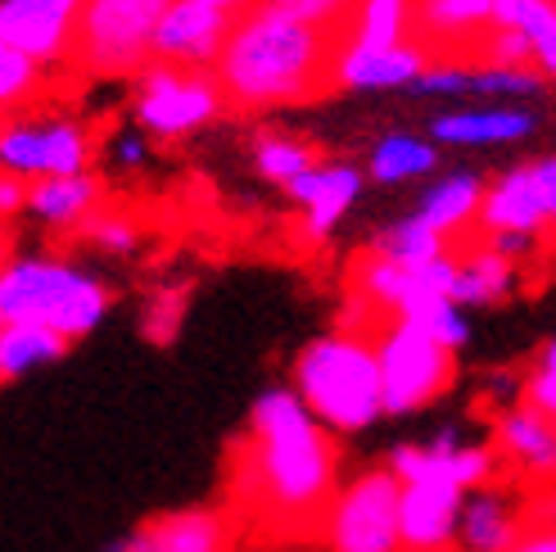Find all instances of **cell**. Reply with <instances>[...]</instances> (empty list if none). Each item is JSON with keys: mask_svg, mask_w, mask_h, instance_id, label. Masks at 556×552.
Segmentation results:
<instances>
[{"mask_svg": "<svg viewBox=\"0 0 556 552\" xmlns=\"http://www.w3.org/2000/svg\"><path fill=\"white\" fill-rule=\"evenodd\" d=\"M77 236L87 240L96 254L123 259V254H136V244H141V223H136L127 209H100Z\"/></svg>", "mask_w": 556, "mask_h": 552, "instance_id": "4dcf8cb0", "label": "cell"}, {"mask_svg": "<svg viewBox=\"0 0 556 552\" xmlns=\"http://www.w3.org/2000/svg\"><path fill=\"white\" fill-rule=\"evenodd\" d=\"M109 154H114V163H118V168L136 173V168H146L150 146H146V136H141V131H118L114 141H109Z\"/></svg>", "mask_w": 556, "mask_h": 552, "instance_id": "60d3db41", "label": "cell"}, {"mask_svg": "<svg viewBox=\"0 0 556 552\" xmlns=\"http://www.w3.org/2000/svg\"><path fill=\"white\" fill-rule=\"evenodd\" d=\"M236 18L217 14L200 0H177L163 18L159 37H154V60L159 64H177V68H217L222 50L231 41Z\"/></svg>", "mask_w": 556, "mask_h": 552, "instance_id": "e0dca14e", "label": "cell"}, {"mask_svg": "<svg viewBox=\"0 0 556 552\" xmlns=\"http://www.w3.org/2000/svg\"><path fill=\"white\" fill-rule=\"evenodd\" d=\"M236 520L222 507H181L146 520L141 530L114 539L104 552H231Z\"/></svg>", "mask_w": 556, "mask_h": 552, "instance_id": "5bb4252c", "label": "cell"}, {"mask_svg": "<svg viewBox=\"0 0 556 552\" xmlns=\"http://www.w3.org/2000/svg\"><path fill=\"white\" fill-rule=\"evenodd\" d=\"M317 539L326 552H403V480L389 466H367L344 480Z\"/></svg>", "mask_w": 556, "mask_h": 552, "instance_id": "52a82bcc", "label": "cell"}, {"mask_svg": "<svg viewBox=\"0 0 556 552\" xmlns=\"http://www.w3.org/2000/svg\"><path fill=\"white\" fill-rule=\"evenodd\" d=\"M46 91V68L18 50H0V109L14 114Z\"/></svg>", "mask_w": 556, "mask_h": 552, "instance_id": "1f68e13d", "label": "cell"}, {"mask_svg": "<svg viewBox=\"0 0 556 552\" xmlns=\"http://www.w3.org/2000/svg\"><path fill=\"white\" fill-rule=\"evenodd\" d=\"M434 168H439V146L430 141V136H416V131H389L367 154V177L380 181V186L421 181Z\"/></svg>", "mask_w": 556, "mask_h": 552, "instance_id": "d4e9b609", "label": "cell"}, {"mask_svg": "<svg viewBox=\"0 0 556 552\" xmlns=\"http://www.w3.org/2000/svg\"><path fill=\"white\" fill-rule=\"evenodd\" d=\"M177 0H87L73 64L87 77H136L154 64V37Z\"/></svg>", "mask_w": 556, "mask_h": 552, "instance_id": "5b68a950", "label": "cell"}, {"mask_svg": "<svg viewBox=\"0 0 556 552\" xmlns=\"http://www.w3.org/2000/svg\"><path fill=\"white\" fill-rule=\"evenodd\" d=\"M317 146L303 141V136H290V131H258L254 136V168L263 181L271 186H294L303 173L317 168Z\"/></svg>", "mask_w": 556, "mask_h": 552, "instance_id": "83f0119b", "label": "cell"}, {"mask_svg": "<svg viewBox=\"0 0 556 552\" xmlns=\"http://www.w3.org/2000/svg\"><path fill=\"white\" fill-rule=\"evenodd\" d=\"M367 250L380 254V259H389V263H399V267H407V272H416V267H426V263H434V259H448L453 244L412 213V217H399V223L380 227V231L371 236Z\"/></svg>", "mask_w": 556, "mask_h": 552, "instance_id": "484cf974", "label": "cell"}, {"mask_svg": "<svg viewBox=\"0 0 556 552\" xmlns=\"http://www.w3.org/2000/svg\"><path fill=\"white\" fill-rule=\"evenodd\" d=\"M87 0H0V50H18L41 68L73 64Z\"/></svg>", "mask_w": 556, "mask_h": 552, "instance_id": "8fae6325", "label": "cell"}, {"mask_svg": "<svg viewBox=\"0 0 556 552\" xmlns=\"http://www.w3.org/2000/svg\"><path fill=\"white\" fill-rule=\"evenodd\" d=\"M480 231L484 236H497V231H534V236H547L552 231L530 163L507 168L497 181H489L484 209H480Z\"/></svg>", "mask_w": 556, "mask_h": 552, "instance_id": "44dd1931", "label": "cell"}, {"mask_svg": "<svg viewBox=\"0 0 556 552\" xmlns=\"http://www.w3.org/2000/svg\"><path fill=\"white\" fill-rule=\"evenodd\" d=\"M68 340L46 326H0V380H18L37 367L60 363Z\"/></svg>", "mask_w": 556, "mask_h": 552, "instance_id": "4316f807", "label": "cell"}, {"mask_svg": "<svg viewBox=\"0 0 556 552\" xmlns=\"http://www.w3.org/2000/svg\"><path fill=\"white\" fill-rule=\"evenodd\" d=\"M109 309L114 290L68 259L23 254L0 267V326H46L73 344L87 340Z\"/></svg>", "mask_w": 556, "mask_h": 552, "instance_id": "277c9868", "label": "cell"}, {"mask_svg": "<svg viewBox=\"0 0 556 552\" xmlns=\"http://www.w3.org/2000/svg\"><path fill=\"white\" fill-rule=\"evenodd\" d=\"M484 177L480 173H470V168H457L448 177H439L421 204H416V217H421L426 227H434L443 240L453 244L457 231L466 227H480V209H484Z\"/></svg>", "mask_w": 556, "mask_h": 552, "instance_id": "603a6c76", "label": "cell"}, {"mask_svg": "<svg viewBox=\"0 0 556 552\" xmlns=\"http://www.w3.org/2000/svg\"><path fill=\"white\" fill-rule=\"evenodd\" d=\"M380 376H384V412L389 417H412L443 399L457 380V353L434 344L421 326L389 317L376 330Z\"/></svg>", "mask_w": 556, "mask_h": 552, "instance_id": "ba28073f", "label": "cell"}, {"mask_svg": "<svg viewBox=\"0 0 556 552\" xmlns=\"http://www.w3.org/2000/svg\"><path fill=\"white\" fill-rule=\"evenodd\" d=\"M200 5L227 14V18H244V14H254L258 5H267V0H200Z\"/></svg>", "mask_w": 556, "mask_h": 552, "instance_id": "f6af8a7d", "label": "cell"}, {"mask_svg": "<svg viewBox=\"0 0 556 552\" xmlns=\"http://www.w3.org/2000/svg\"><path fill=\"white\" fill-rule=\"evenodd\" d=\"M470 493L448 480L403 485V552H453Z\"/></svg>", "mask_w": 556, "mask_h": 552, "instance_id": "d6986e66", "label": "cell"}, {"mask_svg": "<svg viewBox=\"0 0 556 552\" xmlns=\"http://www.w3.org/2000/svg\"><path fill=\"white\" fill-rule=\"evenodd\" d=\"M104 209V181L96 173L46 177L27 190V217L46 231H81Z\"/></svg>", "mask_w": 556, "mask_h": 552, "instance_id": "ffe728a7", "label": "cell"}, {"mask_svg": "<svg viewBox=\"0 0 556 552\" xmlns=\"http://www.w3.org/2000/svg\"><path fill=\"white\" fill-rule=\"evenodd\" d=\"M267 5H281V10H294V5H299V0H267Z\"/></svg>", "mask_w": 556, "mask_h": 552, "instance_id": "bcb514c9", "label": "cell"}, {"mask_svg": "<svg viewBox=\"0 0 556 552\" xmlns=\"http://www.w3.org/2000/svg\"><path fill=\"white\" fill-rule=\"evenodd\" d=\"M520 267L503 254H493L489 244H470L466 254H457V286H453V303L462 309H493L516 294Z\"/></svg>", "mask_w": 556, "mask_h": 552, "instance_id": "cb8c5ba5", "label": "cell"}, {"mask_svg": "<svg viewBox=\"0 0 556 552\" xmlns=\"http://www.w3.org/2000/svg\"><path fill=\"white\" fill-rule=\"evenodd\" d=\"M412 91L416 96H462V91H470V68L466 64H430Z\"/></svg>", "mask_w": 556, "mask_h": 552, "instance_id": "74e56055", "label": "cell"}, {"mask_svg": "<svg viewBox=\"0 0 556 552\" xmlns=\"http://www.w3.org/2000/svg\"><path fill=\"white\" fill-rule=\"evenodd\" d=\"M96 136L77 118H10L0 131V168L23 181L91 173Z\"/></svg>", "mask_w": 556, "mask_h": 552, "instance_id": "9c48e42d", "label": "cell"}, {"mask_svg": "<svg viewBox=\"0 0 556 552\" xmlns=\"http://www.w3.org/2000/svg\"><path fill=\"white\" fill-rule=\"evenodd\" d=\"M384 466L403 485L448 480L466 493H476V489H484V485H493L497 476H503V457H497L493 439H466L457 426L439 430L434 439H421V444H394L384 457Z\"/></svg>", "mask_w": 556, "mask_h": 552, "instance_id": "30bf717a", "label": "cell"}, {"mask_svg": "<svg viewBox=\"0 0 556 552\" xmlns=\"http://www.w3.org/2000/svg\"><path fill=\"white\" fill-rule=\"evenodd\" d=\"M353 5H357V0H299L294 14H299L303 23L336 27V33H344V23L353 18Z\"/></svg>", "mask_w": 556, "mask_h": 552, "instance_id": "f35d334b", "label": "cell"}, {"mask_svg": "<svg viewBox=\"0 0 556 552\" xmlns=\"http://www.w3.org/2000/svg\"><path fill=\"white\" fill-rule=\"evenodd\" d=\"M520 33L534 46V68L556 81V0H530L520 14Z\"/></svg>", "mask_w": 556, "mask_h": 552, "instance_id": "d6a6232c", "label": "cell"}, {"mask_svg": "<svg viewBox=\"0 0 556 552\" xmlns=\"http://www.w3.org/2000/svg\"><path fill=\"white\" fill-rule=\"evenodd\" d=\"M181 313H186V290L181 286H163L150 294V309H146V336L150 340H173L177 326H181Z\"/></svg>", "mask_w": 556, "mask_h": 552, "instance_id": "8d00e7d4", "label": "cell"}, {"mask_svg": "<svg viewBox=\"0 0 556 552\" xmlns=\"http://www.w3.org/2000/svg\"><path fill=\"white\" fill-rule=\"evenodd\" d=\"M227 91L208 68L150 64L131 77V118L154 141H181L227 114Z\"/></svg>", "mask_w": 556, "mask_h": 552, "instance_id": "8992f818", "label": "cell"}, {"mask_svg": "<svg viewBox=\"0 0 556 552\" xmlns=\"http://www.w3.org/2000/svg\"><path fill=\"white\" fill-rule=\"evenodd\" d=\"M344 41L357 46H403L412 41V0H357L344 23Z\"/></svg>", "mask_w": 556, "mask_h": 552, "instance_id": "f1b7e54d", "label": "cell"}, {"mask_svg": "<svg viewBox=\"0 0 556 552\" xmlns=\"http://www.w3.org/2000/svg\"><path fill=\"white\" fill-rule=\"evenodd\" d=\"M430 50L421 41L403 46H357L344 41L336 60V91H389V87H416L430 68Z\"/></svg>", "mask_w": 556, "mask_h": 552, "instance_id": "ac0fdd59", "label": "cell"}, {"mask_svg": "<svg viewBox=\"0 0 556 552\" xmlns=\"http://www.w3.org/2000/svg\"><path fill=\"white\" fill-rule=\"evenodd\" d=\"M363 186H367V173L357 168V163L321 159L313 173H303L294 186H286V200L303 213V236L326 240V236L340 231L349 209L357 204V196H363Z\"/></svg>", "mask_w": 556, "mask_h": 552, "instance_id": "2e32d148", "label": "cell"}, {"mask_svg": "<svg viewBox=\"0 0 556 552\" xmlns=\"http://www.w3.org/2000/svg\"><path fill=\"white\" fill-rule=\"evenodd\" d=\"M344 33L336 27L303 23L294 10L258 5L254 14L236 18L231 41L217 60V81L227 104L240 114L303 104L336 91V60Z\"/></svg>", "mask_w": 556, "mask_h": 552, "instance_id": "7a4b0ae2", "label": "cell"}, {"mask_svg": "<svg viewBox=\"0 0 556 552\" xmlns=\"http://www.w3.org/2000/svg\"><path fill=\"white\" fill-rule=\"evenodd\" d=\"M511 552H556V520L552 526H530V535H525Z\"/></svg>", "mask_w": 556, "mask_h": 552, "instance_id": "ee69618b", "label": "cell"}, {"mask_svg": "<svg viewBox=\"0 0 556 552\" xmlns=\"http://www.w3.org/2000/svg\"><path fill=\"white\" fill-rule=\"evenodd\" d=\"M525 403L556 422V336L534 353L530 372H525Z\"/></svg>", "mask_w": 556, "mask_h": 552, "instance_id": "d590c367", "label": "cell"}, {"mask_svg": "<svg viewBox=\"0 0 556 552\" xmlns=\"http://www.w3.org/2000/svg\"><path fill=\"white\" fill-rule=\"evenodd\" d=\"M525 535H530V499H525V489L493 480L466 499L453 552H511Z\"/></svg>", "mask_w": 556, "mask_h": 552, "instance_id": "9a60e30c", "label": "cell"}, {"mask_svg": "<svg viewBox=\"0 0 556 552\" xmlns=\"http://www.w3.org/2000/svg\"><path fill=\"white\" fill-rule=\"evenodd\" d=\"M480 68H534V46L520 27H493L480 50Z\"/></svg>", "mask_w": 556, "mask_h": 552, "instance_id": "e575fe53", "label": "cell"}, {"mask_svg": "<svg viewBox=\"0 0 556 552\" xmlns=\"http://www.w3.org/2000/svg\"><path fill=\"white\" fill-rule=\"evenodd\" d=\"M493 449L503 457V472H511L520 485L556 489V422L539 407L516 403L493 412Z\"/></svg>", "mask_w": 556, "mask_h": 552, "instance_id": "4fadbf2b", "label": "cell"}, {"mask_svg": "<svg viewBox=\"0 0 556 552\" xmlns=\"http://www.w3.org/2000/svg\"><path fill=\"white\" fill-rule=\"evenodd\" d=\"M484 244L493 254H503V259H511L520 267L525 259H534L543 250V236H534V231H497V236H484Z\"/></svg>", "mask_w": 556, "mask_h": 552, "instance_id": "ab89813d", "label": "cell"}, {"mask_svg": "<svg viewBox=\"0 0 556 552\" xmlns=\"http://www.w3.org/2000/svg\"><path fill=\"white\" fill-rule=\"evenodd\" d=\"M290 390L330 435H363L389 417L376 336L357 330H326L303 344L290 367Z\"/></svg>", "mask_w": 556, "mask_h": 552, "instance_id": "3957f363", "label": "cell"}, {"mask_svg": "<svg viewBox=\"0 0 556 552\" xmlns=\"http://www.w3.org/2000/svg\"><path fill=\"white\" fill-rule=\"evenodd\" d=\"M547 87V77L539 68H470V91L480 96H516L530 100Z\"/></svg>", "mask_w": 556, "mask_h": 552, "instance_id": "836d02e7", "label": "cell"}, {"mask_svg": "<svg viewBox=\"0 0 556 552\" xmlns=\"http://www.w3.org/2000/svg\"><path fill=\"white\" fill-rule=\"evenodd\" d=\"M489 33L493 0H412V41H421L434 64L480 68Z\"/></svg>", "mask_w": 556, "mask_h": 552, "instance_id": "7c38bea8", "label": "cell"}, {"mask_svg": "<svg viewBox=\"0 0 556 552\" xmlns=\"http://www.w3.org/2000/svg\"><path fill=\"white\" fill-rule=\"evenodd\" d=\"M27 190H33V181H23V177H0V213L14 217V213H27Z\"/></svg>", "mask_w": 556, "mask_h": 552, "instance_id": "7bdbcfd3", "label": "cell"}, {"mask_svg": "<svg viewBox=\"0 0 556 552\" xmlns=\"http://www.w3.org/2000/svg\"><path fill=\"white\" fill-rule=\"evenodd\" d=\"M530 173L539 181V196H543V209H547V223L556 227V154H543L530 163Z\"/></svg>", "mask_w": 556, "mask_h": 552, "instance_id": "b9f144b4", "label": "cell"}, {"mask_svg": "<svg viewBox=\"0 0 556 552\" xmlns=\"http://www.w3.org/2000/svg\"><path fill=\"white\" fill-rule=\"evenodd\" d=\"M236 503L271 530L308 535L340 493V453L290 385H271L249 407L236 453Z\"/></svg>", "mask_w": 556, "mask_h": 552, "instance_id": "6da1fadb", "label": "cell"}, {"mask_svg": "<svg viewBox=\"0 0 556 552\" xmlns=\"http://www.w3.org/2000/svg\"><path fill=\"white\" fill-rule=\"evenodd\" d=\"M539 131L534 109H453L430 123L434 146H516Z\"/></svg>", "mask_w": 556, "mask_h": 552, "instance_id": "7402d4cb", "label": "cell"}, {"mask_svg": "<svg viewBox=\"0 0 556 552\" xmlns=\"http://www.w3.org/2000/svg\"><path fill=\"white\" fill-rule=\"evenodd\" d=\"M399 322L421 326L426 336H430L434 344H443L448 353H462V349H466V340H470L466 309H462V303H453V299H416Z\"/></svg>", "mask_w": 556, "mask_h": 552, "instance_id": "f546056e", "label": "cell"}]
</instances>
